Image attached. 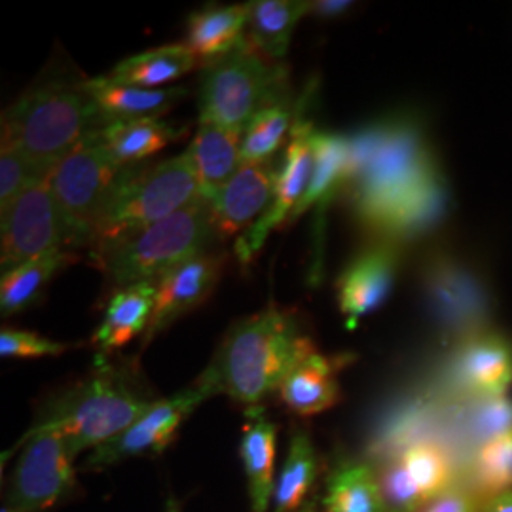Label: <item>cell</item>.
I'll list each match as a JSON object with an SVG mask.
<instances>
[{
  "label": "cell",
  "instance_id": "24",
  "mask_svg": "<svg viewBox=\"0 0 512 512\" xmlns=\"http://www.w3.org/2000/svg\"><path fill=\"white\" fill-rule=\"evenodd\" d=\"M251 4L207 6L188 19L186 46L207 65L234 52L245 40Z\"/></svg>",
  "mask_w": 512,
  "mask_h": 512
},
{
  "label": "cell",
  "instance_id": "2",
  "mask_svg": "<svg viewBox=\"0 0 512 512\" xmlns=\"http://www.w3.org/2000/svg\"><path fill=\"white\" fill-rule=\"evenodd\" d=\"M313 351L296 315L268 306L230 329L198 384L211 397L228 395L247 408L258 406Z\"/></svg>",
  "mask_w": 512,
  "mask_h": 512
},
{
  "label": "cell",
  "instance_id": "31",
  "mask_svg": "<svg viewBox=\"0 0 512 512\" xmlns=\"http://www.w3.org/2000/svg\"><path fill=\"white\" fill-rule=\"evenodd\" d=\"M296 109L298 105H293L291 97H287L260 110L243 131L241 164L272 162L287 131L291 133Z\"/></svg>",
  "mask_w": 512,
  "mask_h": 512
},
{
  "label": "cell",
  "instance_id": "22",
  "mask_svg": "<svg viewBox=\"0 0 512 512\" xmlns=\"http://www.w3.org/2000/svg\"><path fill=\"white\" fill-rule=\"evenodd\" d=\"M158 281H145L116 289L101 325L93 334V344L109 353L129 344L141 332H147L156 308Z\"/></svg>",
  "mask_w": 512,
  "mask_h": 512
},
{
  "label": "cell",
  "instance_id": "41",
  "mask_svg": "<svg viewBox=\"0 0 512 512\" xmlns=\"http://www.w3.org/2000/svg\"><path fill=\"white\" fill-rule=\"evenodd\" d=\"M165 512H181V505L175 497H169L165 503Z\"/></svg>",
  "mask_w": 512,
  "mask_h": 512
},
{
  "label": "cell",
  "instance_id": "17",
  "mask_svg": "<svg viewBox=\"0 0 512 512\" xmlns=\"http://www.w3.org/2000/svg\"><path fill=\"white\" fill-rule=\"evenodd\" d=\"M454 378L480 399L505 397L512 385V344L495 334H473L458 351Z\"/></svg>",
  "mask_w": 512,
  "mask_h": 512
},
{
  "label": "cell",
  "instance_id": "9",
  "mask_svg": "<svg viewBox=\"0 0 512 512\" xmlns=\"http://www.w3.org/2000/svg\"><path fill=\"white\" fill-rule=\"evenodd\" d=\"M21 442L2 512H44L67 501L78 488L67 440L54 429H31Z\"/></svg>",
  "mask_w": 512,
  "mask_h": 512
},
{
  "label": "cell",
  "instance_id": "7",
  "mask_svg": "<svg viewBox=\"0 0 512 512\" xmlns=\"http://www.w3.org/2000/svg\"><path fill=\"white\" fill-rule=\"evenodd\" d=\"M289 97V74L245 38L205 67L200 84V122L245 131L256 114Z\"/></svg>",
  "mask_w": 512,
  "mask_h": 512
},
{
  "label": "cell",
  "instance_id": "14",
  "mask_svg": "<svg viewBox=\"0 0 512 512\" xmlns=\"http://www.w3.org/2000/svg\"><path fill=\"white\" fill-rule=\"evenodd\" d=\"M226 264V256L217 253H202L181 266L173 268L158 281L156 308L145 336L143 348L154 336L171 327L188 311L196 310L215 291Z\"/></svg>",
  "mask_w": 512,
  "mask_h": 512
},
{
  "label": "cell",
  "instance_id": "38",
  "mask_svg": "<svg viewBox=\"0 0 512 512\" xmlns=\"http://www.w3.org/2000/svg\"><path fill=\"white\" fill-rule=\"evenodd\" d=\"M427 512H480V505L475 497L465 494L463 490H446L444 494L433 499L427 507Z\"/></svg>",
  "mask_w": 512,
  "mask_h": 512
},
{
  "label": "cell",
  "instance_id": "27",
  "mask_svg": "<svg viewBox=\"0 0 512 512\" xmlns=\"http://www.w3.org/2000/svg\"><path fill=\"white\" fill-rule=\"evenodd\" d=\"M183 133L184 129L177 124L160 118H145L109 124L99 131V137L118 164L131 167L164 150Z\"/></svg>",
  "mask_w": 512,
  "mask_h": 512
},
{
  "label": "cell",
  "instance_id": "32",
  "mask_svg": "<svg viewBox=\"0 0 512 512\" xmlns=\"http://www.w3.org/2000/svg\"><path fill=\"white\" fill-rule=\"evenodd\" d=\"M397 458L403 463L406 475L416 484L427 505L450 490L448 486L452 478V467L448 454L439 444L431 440L412 442L397 454Z\"/></svg>",
  "mask_w": 512,
  "mask_h": 512
},
{
  "label": "cell",
  "instance_id": "33",
  "mask_svg": "<svg viewBox=\"0 0 512 512\" xmlns=\"http://www.w3.org/2000/svg\"><path fill=\"white\" fill-rule=\"evenodd\" d=\"M475 482L490 497L512 490V431L480 446L475 459Z\"/></svg>",
  "mask_w": 512,
  "mask_h": 512
},
{
  "label": "cell",
  "instance_id": "8",
  "mask_svg": "<svg viewBox=\"0 0 512 512\" xmlns=\"http://www.w3.org/2000/svg\"><path fill=\"white\" fill-rule=\"evenodd\" d=\"M99 131L67 154L48 175L69 247L92 245L97 222L133 167H124L110 156Z\"/></svg>",
  "mask_w": 512,
  "mask_h": 512
},
{
  "label": "cell",
  "instance_id": "30",
  "mask_svg": "<svg viewBox=\"0 0 512 512\" xmlns=\"http://www.w3.org/2000/svg\"><path fill=\"white\" fill-rule=\"evenodd\" d=\"M76 260L65 249L33 258L18 268L2 274L0 310L2 315H16L35 306L59 270Z\"/></svg>",
  "mask_w": 512,
  "mask_h": 512
},
{
  "label": "cell",
  "instance_id": "26",
  "mask_svg": "<svg viewBox=\"0 0 512 512\" xmlns=\"http://www.w3.org/2000/svg\"><path fill=\"white\" fill-rule=\"evenodd\" d=\"M310 12V2L258 0L251 2L249 42L266 59L279 63L291 46L298 21Z\"/></svg>",
  "mask_w": 512,
  "mask_h": 512
},
{
  "label": "cell",
  "instance_id": "35",
  "mask_svg": "<svg viewBox=\"0 0 512 512\" xmlns=\"http://www.w3.org/2000/svg\"><path fill=\"white\" fill-rule=\"evenodd\" d=\"M48 179V173L27 160L14 148L4 147L0 152V211L21 196L31 186Z\"/></svg>",
  "mask_w": 512,
  "mask_h": 512
},
{
  "label": "cell",
  "instance_id": "1",
  "mask_svg": "<svg viewBox=\"0 0 512 512\" xmlns=\"http://www.w3.org/2000/svg\"><path fill=\"white\" fill-rule=\"evenodd\" d=\"M348 194L359 220L385 241L418 238L442 219L446 183L414 118H385L380 145Z\"/></svg>",
  "mask_w": 512,
  "mask_h": 512
},
{
  "label": "cell",
  "instance_id": "15",
  "mask_svg": "<svg viewBox=\"0 0 512 512\" xmlns=\"http://www.w3.org/2000/svg\"><path fill=\"white\" fill-rule=\"evenodd\" d=\"M311 147H313L311 181L302 202L298 203V207L294 209L289 222H296L313 207L317 211L315 215L317 249H315V260L311 266V279L317 283L321 260H323L321 247H323L325 213L330 203L334 202L336 196L344 192L348 186V137L340 133L315 129L311 137Z\"/></svg>",
  "mask_w": 512,
  "mask_h": 512
},
{
  "label": "cell",
  "instance_id": "29",
  "mask_svg": "<svg viewBox=\"0 0 512 512\" xmlns=\"http://www.w3.org/2000/svg\"><path fill=\"white\" fill-rule=\"evenodd\" d=\"M323 505L330 512H384L376 471L363 461H340L332 467Z\"/></svg>",
  "mask_w": 512,
  "mask_h": 512
},
{
  "label": "cell",
  "instance_id": "43",
  "mask_svg": "<svg viewBox=\"0 0 512 512\" xmlns=\"http://www.w3.org/2000/svg\"><path fill=\"white\" fill-rule=\"evenodd\" d=\"M421 512H427V511H421Z\"/></svg>",
  "mask_w": 512,
  "mask_h": 512
},
{
  "label": "cell",
  "instance_id": "5",
  "mask_svg": "<svg viewBox=\"0 0 512 512\" xmlns=\"http://www.w3.org/2000/svg\"><path fill=\"white\" fill-rule=\"evenodd\" d=\"M215 238L211 207L203 198L141 232L105 247L93 258L116 287L160 281L173 268L202 255Z\"/></svg>",
  "mask_w": 512,
  "mask_h": 512
},
{
  "label": "cell",
  "instance_id": "16",
  "mask_svg": "<svg viewBox=\"0 0 512 512\" xmlns=\"http://www.w3.org/2000/svg\"><path fill=\"white\" fill-rule=\"evenodd\" d=\"M275 177L274 162L241 164L238 173L209 202L215 238H232L266 213L274 196Z\"/></svg>",
  "mask_w": 512,
  "mask_h": 512
},
{
  "label": "cell",
  "instance_id": "42",
  "mask_svg": "<svg viewBox=\"0 0 512 512\" xmlns=\"http://www.w3.org/2000/svg\"><path fill=\"white\" fill-rule=\"evenodd\" d=\"M306 512H330V511H327V509H325V511H315V505H313V503H311L310 507H308V509H306Z\"/></svg>",
  "mask_w": 512,
  "mask_h": 512
},
{
  "label": "cell",
  "instance_id": "4",
  "mask_svg": "<svg viewBox=\"0 0 512 512\" xmlns=\"http://www.w3.org/2000/svg\"><path fill=\"white\" fill-rule=\"evenodd\" d=\"M105 122L82 84L50 82L21 95L2 116V145L48 175Z\"/></svg>",
  "mask_w": 512,
  "mask_h": 512
},
{
  "label": "cell",
  "instance_id": "18",
  "mask_svg": "<svg viewBox=\"0 0 512 512\" xmlns=\"http://www.w3.org/2000/svg\"><path fill=\"white\" fill-rule=\"evenodd\" d=\"M425 289L435 315L450 329H467L484 315V296L478 283L448 258L437 256L427 262Z\"/></svg>",
  "mask_w": 512,
  "mask_h": 512
},
{
  "label": "cell",
  "instance_id": "23",
  "mask_svg": "<svg viewBox=\"0 0 512 512\" xmlns=\"http://www.w3.org/2000/svg\"><path fill=\"white\" fill-rule=\"evenodd\" d=\"M342 363V359L325 357L317 351L302 359L279 387L285 406L298 416H313L332 408L340 397L336 374Z\"/></svg>",
  "mask_w": 512,
  "mask_h": 512
},
{
  "label": "cell",
  "instance_id": "39",
  "mask_svg": "<svg viewBox=\"0 0 512 512\" xmlns=\"http://www.w3.org/2000/svg\"><path fill=\"white\" fill-rule=\"evenodd\" d=\"M353 6V2H344V0H323V2H310V12L319 16V18H336L348 12Z\"/></svg>",
  "mask_w": 512,
  "mask_h": 512
},
{
  "label": "cell",
  "instance_id": "20",
  "mask_svg": "<svg viewBox=\"0 0 512 512\" xmlns=\"http://www.w3.org/2000/svg\"><path fill=\"white\" fill-rule=\"evenodd\" d=\"M245 418L239 456L247 476L251 512H268L272 509L275 492L277 425L260 404L247 408Z\"/></svg>",
  "mask_w": 512,
  "mask_h": 512
},
{
  "label": "cell",
  "instance_id": "25",
  "mask_svg": "<svg viewBox=\"0 0 512 512\" xmlns=\"http://www.w3.org/2000/svg\"><path fill=\"white\" fill-rule=\"evenodd\" d=\"M198 65V57L186 44H167L120 61L109 78L145 90H158L171 84ZM162 90V88H160Z\"/></svg>",
  "mask_w": 512,
  "mask_h": 512
},
{
  "label": "cell",
  "instance_id": "28",
  "mask_svg": "<svg viewBox=\"0 0 512 512\" xmlns=\"http://www.w3.org/2000/svg\"><path fill=\"white\" fill-rule=\"evenodd\" d=\"M319 476V459L304 431H294L281 475L275 482L272 512H306L311 490Z\"/></svg>",
  "mask_w": 512,
  "mask_h": 512
},
{
  "label": "cell",
  "instance_id": "21",
  "mask_svg": "<svg viewBox=\"0 0 512 512\" xmlns=\"http://www.w3.org/2000/svg\"><path fill=\"white\" fill-rule=\"evenodd\" d=\"M241 139V131L213 122H200L188 152L196 169L200 196L205 202H211L222 186L238 173L241 167Z\"/></svg>",
  "mask_w": 512,
  "mask_h": 512
},
{
  "label": "cell",
  "instance_id": "6",
  "mask_svg": "<svg viewBox=\"0 0 512 512\" xmlns=\"http://www.w3.org/2000/svg\"><path fill=\"white\" fill-rule=\"evenodd\" d=\"M200 198L188 150L150 167L133 165L97 222L90 245L92 255L175 215Z\"/></svg>",
  "mask_w": 512,
  "mask_h": 512
},
{
  "label": "cell",
  "instance_id": "12",
  "mask_svg": "<svg viewBox=\"0 0 512 512\" xmlns=\"http://www.w3.org/2000/svg\"><path fill=\"white\" fill-rule=\"evenodd\" d=\"M207 399L211 395L196 382L181 393L152 404L122 435L97 446L86 461V469H103L124 459L162 454L175 439L181 423Z\"/></svg>",
  "mask_w": 512,
  "mask_h": 512
},
{
  "label": "cell",
  "instance_id": "13",
  "mask_svg": "<svg viewBox=\"0 0 512 512\" xmlns=\"http://www.w3.org/2000/svg\"><path fill=\"white\" fill-rule=\"evenodd\" d=\"M401 266V243L378 239L355 256L336 281L340 311L349 327L378 310L393 289Z\"/></svg>",
  "mask_w": 512,
  "mask_h": 512
},
{
  "label": "cell",
  "instance_id": "10",
  "mask_svg": "<svg viewBox=\"0 0 512 512\" xmlns=\"http://www.w3.org/2000/svg\"><path fill=\"white\" fill-rule=\"evenodd\" d=\"M308 99L310 93L302 95L298 101L289 143L283 154V162L277 169L272 202L266 213L236 241V255L243 266H247L260 253L262 245L275 228H279L283 222H289L294 209L302 202L308 190L313 173L311 137L315 131L313 122L304 116Z\"/></svg>",
  "mask_w": 512,
  "mask_h": 512
},
{
  "label": "cell",
  "instance_id": "3",
  "mask_svg": "<svg viewBox=\"0 0 512 512\" xmlns=\"http://www.w3.org/2000/svg\"><path fill=\"white\" fill-rule=\"evenodd\" d=\"M152 404L129 370L99 357L92 374L55 397L31 429L59 431L78 456L122 435Z\"/></svg>",
  "mask_w": 512,
  "mask_h": 512
},
{
  "label": "cell",
  "instance_id": "19",
  "mask_svg": "<svg viewBox=\"0 0 512 512\" xmlns=\"http://www.w3.org/2000/svg\"><path fill=\"white\" fill-rule=\"evenodd\" d=\"M84 92L92 97L105 126L116 122H131L145 118H160L188 95L186 88L145 90L114 82L109 76H99L82 82Z\"/></svg>",
  "mask_w": 512,
  "mask_h": 512
},
{
  "label": "cell",
  "instance_id": "37",
  "mask_svg": "<svg viewBox=\"0 0 512 512\" xmlns=\"http://www.w3.org/2000/svg\"><path fill=\"white\" fill-rule=\"evenodd\" d=\"M71 346L48 340L27 330L2 329L0 332V355L10 359H33L61 355Z\"/></svg>",
  "mask_w": 512,
  "mask_h": 512
},
{
  "label": "cell",
  "instance_id": "36",
  "mask_svg": "<svg viewBox=\"0 0 512 512\" xmlns=\"http://www.w3.org/2000/svg\"><path fill=\"white\" fill-rule=\"evenodd\" d=\"M469 425L473 435L484 442L509 433L512 431V401L507 397L480 399L471 412Z\"/></svg>",
  "mask_w": 512,
  "mask_h": 512
},
{
  "label": "cell",
  "instance_id": "34",
  "mask_svg": "<svg viewBox=\"0 0 512 512\" xmlns=\"http://www.w3.org/2000/svg\"><path fill=\"white\" fill-rule=\"evenodd\" d=\"M384 512H421L427 507L416 484L406 475L403 463L397 456L389 459L376 473Z\"/></svg>",
  "mask_w": 512,
  "mask_h": 512
},
{
  "label": "cell",
  "instance_id": "11",
  "mask_svg": "<svg viewBox=\"0 0 512 512\" xmlns=\"http://www.w3.org/2000/svg\"><path fill=\"white\" fill-rule=\"evenodd\" d=\"M65 247H69L67 230L48 179L2 209V274Z\"/></svg>",
  "mask_w": 512,
  "mask_h": 512
},
{
  "label": "cell",
  "instance_id": "40",
  "mask_svg": "<svg viewBox=\"0 0 512 512\" xmlns=\"http://www.w3.org/2000/svg\"><path fill=\"white\" fill-rule=\"evenodd\" d=\"M480 512H512V490L488 497L482 503Z\"/></svg>",
  "mask_w": 512,
  "mask_h": 512
}]
</instances>
